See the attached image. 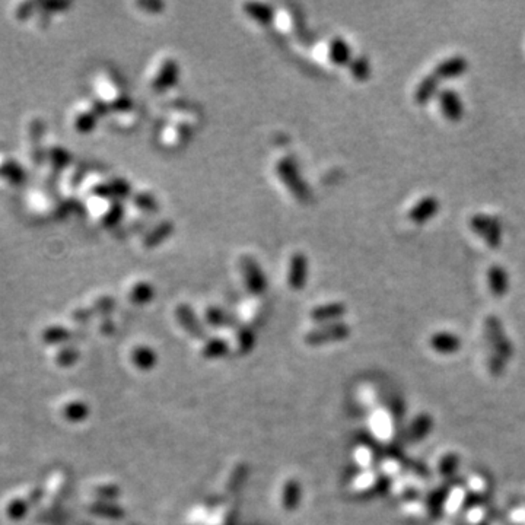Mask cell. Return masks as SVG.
Segmentation results:
<instances>
[{
    "instance_id": "29",
    "label": "cell",
    "mask_w": 525,
    "mask_h": 525,
    "mask_svg": "<svg viewBox=\"0 0 525 525\" xmlns=\"http://www.w3.org/2000/svg\"><path fill=\"white\" fill-rule=\"evenodd\" d=\"M109 185L111 188L113 197H116V199H125L131 192L130 184L126 180H123V178H114V180H111L109 183Z\"/></svg>"
},
{
    "instance_id": "21",
    "label": "cell",
    "mask_w": 525,
    "mask_h": 525,
    "mask_svg": "<svg viewBox=\"0 0 525 525\" xmlns=\"http://www.w3.org/2000/svg\"><path fill=\"white\" fill-rule=\"evenodd\" d=\"M430 344H432L435 349H438L439 352H452L454 349L459 347L460 340L457 335L447 331H442L434 335L432 340H430Z\"/></svg>"
},
{
    "instance_id": "9",
    "label": "cell",
    "mask_w": 525,
    "mask_h": 525,
    "mask_svg": "<svg viewBox=\"0 0 525 525\" xmlns=\"http://www.w3.org/2000/svg\"><path fill=\"white\" fill-rule=\"evenodd\" d=\"M175 315H177V320L180 324L183 326V329L190 333L193 338H205V327L203 324H201L200 320L197 318L196 313L193 311L192 306L188 305H178L177 309H175Z\"/></svg>"
},
{
    "instance_id": "32",
    "label": "cell",
    "mask_w": 525,
    "mask_h": 525,
    "mask_svg": "<svg viewBox=\"0 0 525 525\" xmlns=\"http://www.w3.org/2000/svg\"><path fill=\"white\" fill-rule=\"evenodd\" d=\"M34 8H35V3L33 2H25V3H19L17 8H15V17L22 21V19H28L33 13H34Z\"/></svg>"
},
{
    "instance_id": "13",
    "label": "cell",
    "mask_w": 525,
    "mask_h": 525,
    "mask_svg": "<svg viewBox=\"0 0 525 525\" xmlns=\"http://www.w3.org/2000/svg\"><path fill=\"white\" fill-rule=\"evenodd\" d=\"M174 232V223L171 221H163L156 223L152 230L143 237L142 244L146 250L156 248L158 246L165 242Z\"/></svg>"
},
{
    "instance_id": "3",
    "label": "cell",
    "mask_w": 525,
    "mask_h": 525,
    "mask_svg": "<svg viewBox=\"0 0 525 525\" xmlns=\"http://www.w3.org/2000/svg\"><path fill=\"white\" fill-rule=\"evenodd\" d=\"M239 267L248 291L254 295H261L267 288V282L259 261L251 255H242Z\"/></svg>"
},
{
    "instance_id": "33",
    "label": "cell",
    "mask_w": 525,
    "mask_h": 525,
    "mask_svg": "<svg viewBox=\"0 0 525 525\" xmlns=\"http://www.w3.org/2000/svg\"><path fill=\"white\" fill-rule=\"evenodd\" d=\"M110 109L117 110V111H127V110L131 109V100H130L129 97H125V95L117 97V98L111 102Z\"/></svg>"
},
{
    "instance_id": "12",
    "label": "cell",
    "mask_w": 525,
    "mask_h": 525,
    "mask_svg": "<svg viewBox=\"0 0 525 525\" xmlns=\"http://www.w3.org/2000/svg\"><path fill=\"white\" fill-rule=\"evenodd\" d=\"M439 93V79L434 75H426L414 89V101L419 105H426L430 100L438 97Z\"/></svg>"
},
{
    "instance_id": "20",
    "label": "cell",
    "mask_w": 525,
    "mask_h": 525,
    "mask_svg": "<svg viewBox=\"0 0 525 525\" xmlns=\"http://www.w3.org/2000/svg\"><path fill=\"white\" fill-rule=\"evenodd\" d=\"M206 321L213 327H226L235 324V318L225 313L223 309L218 306H210L206 309Z\"/></svg>"
},
{
    "instance_id": "16",
    "label": "cell",
    "mask_w": 525,
    "mask_h": 525,
    "mask_svg": "<svg viewBox=\"0 0 525 525\" xmlns=\"http://www.w3.org/2000/svg\"><path fill=\"white\" fill-rule=\"evenodd\" d=\"M0 178L10 184H21L25 181L24 168L10 158H0Z\"/></svg>"
},
{
    "instance_id": "35",
    "label": "cell",
    "mask_w": 525,
    "mask_h": 525,
    "mask_svg": "<svg viewBox=\"0 0 525 525\" xmlns=\"http://www.w3.org/2000/svg\"><path fill=\"white\" fill-rule=\"evenodd\" d=\"M140 6H143V8H149V9H154V8H156L158 10L159 9H163V3H159V2H154V3H140Z\"/></svg>"
},
{
    "instance_id": "8",
    "label": "cell",
    "mask_w": 525,
    "mask_h": 525,
    "mask_svg": "<svg viewBox=\"0 0 525 525\" xmlns=\"http://www.w3.org/2000/svg\"><path fill=\"white\" fill-rule=\"evenodd\" d=\"M441 203L435 196H426L421 199L417 203L410 209L409 219L417 225H423L427 221L434 219L439 212Z\"/></svg>"
},
{
    "instance_id": "24",
    "label": "cell",
    "mask_w": 525,
    "mask_h": 525,
    "mask_svg": "<svg viewBox=\"0 0 525 525\" xmlns=\"http://www.w3.org/2000/svg\"><path fill=\"white\" fill-rule=\"evenodd\" d=\"M133 362L140 369H149L155 363V353L147 347H136L133 352Z\"/></svg>"
},
{
    "instance_id": "19",
    "label": "cell",
    "mask_w": 525,
    "mask_h": 525,
    "mask_svg": "<svg viewBox=\"0 0 525 525\" xmlns=\"http://www.w3.org/2000/svg\"><path fill=\"white\" fill-rule=\"evenodd\" d=\"M155 295V289L147 282H138L136 285H133L129 293V298L134 304H146L149 302Z\"/></svg>"
},
{
    "instance_id": "5",
    "label": "cell",
    "mask_w": 525,
    "mask_h": 525,
    "mask_svg": "<svg viewBox=\"0 0 525 525\" xmlns=\"http://www.w3.org/2000/svg\"><path fill=\"white\" fill-rule=\"evenodd\" d=\"M436 98H438L439 109L447 120L452 121V123H457V121H460L463 118L464 105L459 95V92L451 88H445L439 91Z\"/></svg>"
},
{
    "instance_id": "28",
    "label": "cell",
    "mask_w": 525,
    "mask_h": 525,
    "mask_svg": "<svg viewBox=\"0 0 525 525\" xmlns=\"http://www.w3.org/2000/svg\"><path fill=\"white\" fill-rule=\"evenodd\" d=\"M226 350H228L226 342L219 338L209 339L203 346V353L208 358H219L226 353Z\"/></svg>"
},
{
    "instance_id": "22",
    "label": "cell",
    "mask_w": 525,
    "mask_h": 525,
    "mask_svg": "<svg viewBox=\"0 0 525 525\" xmlns=\"http://www.w3.org/2000/svg\"><path fill=\"white\" fill-rule=\"evenodd\" d=\"M47 155H48V158L51 160L53 168H55L56 171H60V169L66 168L67 165H69L72 163V155L69 152H67L66 149H63V147H60V146L50 147Z\"/></svg>"
},
{
    "instance_id": "26",
    "label": "cell",
    "mask_w": 525,
    "mask_h": 525,
    "mask_svg": "<svg viewBox=\"0 0 525 525\" xmlns=\"http://www.w3.org/2000/svg\"><path fill=\"white\" fill-rule=\"evenodd\" d=\"M282 497H284V506L286 509H293L296 505H298L300 497H301L300 484L296 483L295 480L288 481L285 489H284V496Z\"/></svg>"
},
{
    "instance_id": "6",
    "label": "cell",
    "mask_w": 525,
    "mask_h": 525,
    "mask_svg": "<svg viewBox=\"0 0 525 525\" xmlns=\"http://www.w3.org/2000/svg\"><path fill=\"white\" fill-rule=\"evenodd\" d=\"M308 259L304 252H295L292 254V257L289 260V267H288V285L295 289L300 291L306 285L308 280Z\"/></svg>"
},
{
    "instance_id": "15",
    "label": "cell",
    "mask_w": 525,
    "mask_h": 525,
    "mask_svg": "<svg viewBox=\"0 0 525 525\" xmlns=\"http://www.w3.org/2000/svg\"><path fill=\"white\" fill-rule=\"evenodd\" d=\"M346 314V306L343 302H330L315 306L311 311V318L318 322H331L342 318Z\"/></svg>"
},
{
    "instance_id": "7",
    "label": "cell",
    "mask_w": 525,
    "mask_h": 525,
    "mask_svg": "<svg viewBox=\"0 0 525 525\" xmlns=\"http://www.w3.org/2000/svg\"><path fill=\"white\" fill-rule=\"evenodd\" d=\"M178 76H180V66L177 60L167 59L163 62V64L159 66V69L152 80V88L156 92L167 91L177 84Z\"/></svg>"
},
{
    "instance_id": "10",
    "label": "cell",
    "mask_w": 525,
    "mask_h": 525,
    "mask_svg": "<svg viewBox=\"0 0 525 525\" xmlns=\"http://www.w3.org/2000/svg\"><path fill=\"white\" fill-rule=\"evenodd\" d=\"M468 69V62L463 56H452L436 64L434 75L438 79H454L464 75Z\"/></svg>"
},
{
    "instance_id": "31",
    "label": "cell",
    "mask_w": 525,
    "mask_h": 525,
    "mask_svg": "<svg viewBox=\"0 0 525 525\" xmlns=\"http://www.w3.org/2000/svg\"><path fill=\"white\" fill-rule=\"evenodd\" d=\"M114 305L116 302L111 296H101V298H98L95 302H93V309L101 314H109L114 309Z\"/></svg>"
},
{
    "instance_id": "34",
    "label": "cell",
    "mask_w": 525,
    "mask_h": 525,
    "mask_svg": "<svg viewBox=\"0 0 525 525\" xmlns=\"http://www.w3.org/2000/svg\"><path fill=\"white\" fill-rule=\"evenodd\" d=\"M38 6L43 9V12L50 13V12H56V10L69 8L71 3H67V2H42V3H38Z\"/></svg>"
},
{
    "instance_id": "30",
    "label": "cell",
    "mask_w": 525,
    "mask_h": 525,
    "mask_svg": "<svg viewBox=\"0 0 525 525\" xmlns=\"http://www.w3.org/2000/svg\"><path fill=\"white\" fill-rule=\"evenodd\" d=\"M237 343L241 349V352H247V350L254 344V335L250 329L239 327L237 331Z\"/></svg>"
},
{
    "instance_id": "25",
    "label": "cell",
    "mask_w": 525,
    "mask_h": 525,
    "mask_svg": "<svg viewBox=\"0 0 525 525\" xmlns=\"http://www.w3.org/2000/svg\"><path fill=\"white\" fill-rule=\"evenodd\" d=\"M133 203L136 208L145 210V212H158L159 209V203L158 200L155 199L154 194L147 193V192H140V193H136L133 196Z\"/></svg>"
},
{
    "instance_id": "14",
    "label": "cell",
    "mask_w": 525,
    "mask_h": 525,
    "mask_svg": "<svg viewBox=\"0 0 525 525\" xmlns=\"http://www.w3.org/2000/svg\"><path fill=\"white\" fill-rule=\"evenodd\" d=\"M329 57L334 64L349 66L353 59V53L342 37H334L329 44Z\"/></svg>"
},
{
    "instance_id": "27",
    "label": "cell",
    "mask_w": 525,
    "mask_h": 525,
    "mask_svg": "<svg viewBox=\"0 0 525 525\" xmlns=\"http://www.w3.org/2000/svg\"><path fill=\"white\" fill-rule=\"evenodd\" d=\"M123 214H125L123 205H121L120 201H116V203H113L104 213V217H102L104 226L107 228L116 226L121 221V218H123Z\"/></svg>"
},
{
    "instance_id": "17",
    "label": "cell",
    "mask_w": 525,
    "mask_h": 525,
    "mask_svg": "<svg viewBox=\"0 0 525 525\" xmlns=\"http://www.w3.org/2000/svg\"><path fill=\"white\" fill-rule=\"evenodd\" d=\"M244 10L250 18L260 22L261 25H268L275 19V8L268 3H247L244 5Z\"/></svg>"
},
{
    "instance_id": "18",
    "label": "cell",
    "mask_w": 525,
    "mask_h": 525,
    "mask_svg": "<svg viewBox=\"0 0 525 525\" xmlns=\"http://www.w3.org/2000/svg\"><path fill=\"white\" fill-rule=\"evenodd\" d=\"M349 72L356 80H367L371 76V62L365 55H358L349 63Z\"/></svg>"
},
{
    "instance_id": "1",
    "label": "cell",
    "mask_w": 525,
    "mask_h": 525,
    "mask_svg": "<svg viewBox=\"0 0 525 525\" xmlns=\"http://www.w3.org/2000/svg\"><path fill=\"white\" fill-rule=\"evenodd\" d=\"M276 174L296 200L301 201V203H308L311 200L313 193L309 190L308 184L302 180L298 165H296L293 158H280L276 164Z\"/></svg>"
},
{
    "instance_id": "2",
    "label": "cell",
    "mask_w": 525,
    "mask_h": 525,
    "mask_svg": "<svg viewBox=\"0 0 525 525\" xmlns=\"http://www.w3.org/2000/svg\"><path fill=\"white\" fill-rule=\"evenodd\" d=\"M471 230L475 231L489 248H499L502 244V225L499 219L486 213H476L470 219Z\"/></svg>"
},
{
    "instance_id": "4",
    "label": "cell",
    "mask_w": 525,
    "mask_h": 525,
    "mask_svg": "<svg viewBox=\"0 0 525 525\" xmlns=\"http://www.w3.org/2000/svg\"><path fill=\"white\" fill-rule=\"evenodd\" d=\"M350 330L344 322H330L327 326H321L318 329H314L305 335V342L308 344H324L330 342L343 340L349 335Z\"/></svg>"
},
{
    "instance_id": "23",
    "label": "cell",
    "mask_w": 525,
    "mask_h": 525,
    "mask_svg": "<svg viewBox=\"0 0 525 525\" xmlns=\"http://www.w3.org/2000/svg\"><path fill=\"white\" fill-rule=\"evenodd\" d=\"M97 120H98V116L93 114L91 110L89 111H80L75 117L73 125L79 133H89L95 129Z\"/></svg>"
},
{
    "instance_id": "11",
    "label": "cell",
    "mask_w": 525,
    "mask_h": 525,
    "mask_svg": "<svg viewBox=\"0 0 525 525\" xmlns=\"http://www.w3.org/2000/svg\"><path fill=\"white\" fill-rule=\"evenodd\" d=\"M488 285L496 298H502L509 289V276L504 266L493 264L488 270Z\"/></svg>"
}]
</instances>
